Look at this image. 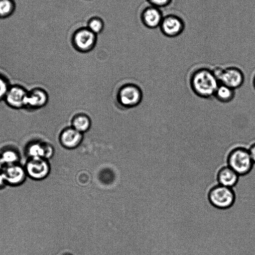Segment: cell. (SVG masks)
Segmentation results:
<instances>
[{"label": "cell", "instance_id": "cell-7", "mask_svg": "<svg viewBox=\"0 0 255 255\" xmlns=\"http://www.w3.org/2000/svg\"><path fill=\"white\" fill-rule=\"evenodd\" d=\"M1 172L6 183L12 186L21 185L27 177L24 167L19 163L5 165Z\"/></svg>", "mask_w": 255, "mask_h": 255}, {"label": "cell", "instance_id": "cell-21", "mask_svg": "<svg viewBox=\"0 0 255 255\" xmlns=\"http://www.w3.org/2000/svg\"><path fill=\"white\" fill-rule=\"evenodd\" d=\"M9 87L7 80L0 75V100L4 99Z\"/></svg>", "mask_w": 255, "mask_h": 255}, {"label": "cell", "instance_id": "cell-14", "mask_svg": "<svg viewBox=\"0 0 255 255\" xmlns=\"http://www.w3.org/2000/svg\"><path fill=\"white\" fill-rule=\"evenodd\" d=\"M0 157L4 165L19 163L24 167L26 161L20 151L12 147H5L1 149Z\"/></svg>", "mask_w": 255, "mask_h": 255}, {"label": "cell", "instance_id": "cell-16", "mask_svg": "<svg viewBox=\"0 0 255 255\" xmlns=\"http://www.w3.org/2000/svg\"><path fill=\"white\" fill-rule=\"evenodd\" d=\"M91 124L90 118L84 113L75 115L71 121V127L82 133L88 131L91 127Z\"/></svg>", "mask_w": 255, "mask_h": 255}, {"label": "cell", "instance_id": "cell-26", "mask_svg": "<svg viewBox=\"0 0 255 255\" xmlns=\"http://www.w3.org/2000/svg\"><path fill=\"white\" fill-rule=\"evenodd\" d=\"M253 85L254 89H255V74L254 76L253 79Z\"/></svg>", "mask_w": 255, "mask_h": 255}, {"label": "cell", "instance_id": "cell-18", "mask_svg": "<svg viewBox=\"0 0 255 255\" xmlns=\"http://www.w3.org/2000/svg\"><path fill=\"white\" fill-rule=\"evenodd\" d=\"M44 142V141H35L28 144L24 148V153L27 158H43Z\"/></svg>", "mask_w": 255, "mask_h": 255}, {"label": "cell", "instance_id": "cell-4", "mask_svg": "<svg viewBox=\"0 0 255 255\" xmlns=\"http://www.w3.org/2000/svg\"><path fill=\"white\" fill-rule=\"evenodd\" d=\"M211 204L220 209H226L234 203L235 194L232 188L217 185L211 189L208 193Z\"/></svg>", "mask_w": 255, "mask_h": 255}, {"label": "cell", "instance_id": "cell-11", "mask_svg": "<svg viewBox=\"0 0 255 255\" xmlns=\"http://www.w3.org/2000/svg\"><path fill=\"white\" fill-rule=\"evenodd\" d=\"M183 28L184 25L181 19L173 15L164 17L159 26L161 31L169 37L178 35L182 32Z\"/></svg>", "mask_w": 255, "mask_h": 255}, {"label": "cell", "instance_id": "cell-15", "mask_svg": "<svg viewBox=\"0 0 255 255\" xmlns=\"http://www.w3.org/2000/svg\"><path fill=\"white\" fill-rule=\"evenodd\" d=\"M239 178V175L228 165L221 168L217 174L218 184L229 188L236 185Z\"/></svg>", "mask_w": 255, "mask_h": 255}, {"label": "cell", "instance_id": "cell-9", "mask_svg": "<svg viewBox=\"0 0 255 255\" xmlns=\"http://www.w3.org/2000/svg\"><path fill=\"white\" fill-rule=\"evenodd\" d=\"M244 81L245 75L242 70L236 66H230L224 68L220 84L235 90L241 87Z\"/></svg>", "mask_w": 255, "mask_h": 255}, {"label": "cell", "instance_id": "cell-12", "mask_svg": "<svg viewBox=\"0 0 255 255\" xmlns=\"http://www.w3.org/2000/svg\"><path fill=\"white\" fill-rule=\"evenodd\" d=\"M141 18L147 28L155 29L159 27L163 17L159 8L150 5L143 10Z\"/></svg>", "mask_w": 255, "mask_h": 255}, {"label": "cell", "instance_id": "cell-3", "mask_svg": "<svg viewBox=\"0 0 255 255\" xmlns=\"http://www.w3.org/2000/svg\"><path fill=\"white\" fill-rule=\"evenodd\" d=\"M116 98L121 107L126 109L131 108L140 103L142 99V92L137 85L127 83L119 89Z\"/></svg>", "mask_w": 255, "mask_h": 255}, {"label": "cell", "instance_id": "cell-23", "mask_svg": "<svg viewBox=\"0 0 255 255\" xmlns=\"http://www.w3.org/2000/svg\"><path fill=\"white\" fill-rule=\"evenodd\" d=\"M248 148L251 158L255 164V142L252 143Z\"/></svg>", "mask_w": 255, "mask_h": 255}, {"label": "cell", "instance_id": "cell-27", "mask_svg": "<svg viewBox=\"0 0 255 255\" xmlns=\"http://www.w3.org/2000/svg\"></svg>", "mask_w": 255, "mask_h": 255}, {"label": "cell", "instance_id": "cell-13", "mask_svg": "<svg viewBox=\"0 0 255 255\" xmlns=\"http://www.w3.org/2000/svg\"><path fill=\"white\" fill-rule=\"evenodd\" d=\"M48 100V95L44 89L35 88L28 91L26 107L32 109H40L47 104Z\"/></svg>", "mask_w": 255, "mask_h": 255}, {"label": "cell", "instance_id": "cell-8", "mask_svg": "<svg viewBox=\"0 0 255 255\" xmlns=\"http://www.w3.org/2000/svg\"><path fill=\"white\" fill-rule=\"evenodd\" d=\"M28 91L18 85L10 86L3 100L10 108L19 109L26 107Z\"/></svg>", "mask_w": 255, "mask_h": 255}, {"label": "cell", "instance_id": "cell-10", "mask_svg": "<svg viewBox=\"0 0 255 255\" xmlns=\"http://www.w3.org/2000/svg\"><path fill=\"white\" fill-rule=\"evenodd\" d=\"M83 133L72 127L64 128L59 135L60 144L65 148L72 149L77 148L83 140Z\"/></svg>", "mask_w": 255, "mask_h": 255}, {"label": "cell", "instance_id": "cell-17", "mask_svg": "<svg viewBox=\"0 0 255 255\" xmlns=\"http://www.w3.org/2000/svg\"><path fill=\"white\" fill-rule=\"evenodd\" d=\"M235 96V90L223 84H220L214 97L220 102L228 103L231 102Z\"/></svg>", "mask_w": 255, "mask_h": 255}, {"label": "cell", "instance_id": "cell-24", "mask_svg": "<svg viewBox=\"0 0 255 255\" xmlns=\"http://www.w3.org/2000/svg\"><path fill=\"white\" fill-rule=\"evenodd\" d=\"M9 185L6 183L5 178L1 172H0V190L3 189Z\"/></svg>", "mask_w": 255, "mask_h": 255}, {"label": "cell", "instance_id": "cell-1", "mask_svg": "<svg viewBox=\"0 0 255 255\" xmlns=\"http://www.w3.org/2000/svg\"><path fill=\"white\" fill-rule=\"evenodd\" d=\"M189 83L193 93L205 99L214 96L220 84L212 70L205 67L195 70L190 76Z\"/></svg>", "mask_w": 255, "mask_h": 255}, {"label": "cell", "instance_id": "cell-22", "mask_svg": "<svg viewBox=\"0 0 255 255\" xmlns=\"http://www.w3.org/2000/svg\"><path fill=\"white\" fill-rule=\"evenodd\" d=\"M171 0H147L150 5L161 8L167 5Z\"/></svg>", "mask_w": 255, "mask_h": 255}, {"label": "cell", "instance_id": "cell-25", "mask_svg": "<svg viewBox=\"0 0 255 255\" xmlns=\"http://www.w3.org/2000/svg\"><path fill=\"white\" fill-rule=\"evenodd\" d=\"M4 165H4V163L3 162L2 160H1V159L0 157V172L1 171V170Z\"/></svg>", "mask_w": 255, "mask_h": 255}, {"label": "cell", "instance_id": "cell-6", "mask_svg": "<svg viewBox=\"0 0 255 255\" xmlns=\"http://www.w3.org/2000/svg\"><path fill=\"white\" fill-rule=\"evenodd\" d=\"M24 168L27 176L40 180L48 176L51 171V165L49 160L43 158H30L27 160Z\"/></svg>", "mask_w": 255, "mask_h": 255}, {"label": "cell", "instance_id": "cell-20", "mask_svg": "<svg viewBox=\"0 0 255 255\" xmlns=\"http://www.w3.org/2000/svg\"><path fill=\"white\" fill-rule=\"evenodd\" d=\"M13 9V4L10 0H0V15L5 16Z\"/></svg>", "mask_w": 255, "mask_h": 255}, {"label": "cell", "instance_id": "cell-5", "mask_svg": "<svg viewBox=\"0 0 255 255\" xmlns=\"http://www.w3.org/2000/svg\"><path fill=\"white\" fill-rule=\"evenodd\" d=\"M97 39V34L87 27H84L78 29L74 32L72 37V43L77 51L87 53L94 48Z\"/></svg>", "mask_w": 255, "mask_h": 255}, {"label": "cell", "instance_id": "cell-2", "mask_svg": "<svg viewBox=\"0 0 255 255\" xmlns=\"http://www.w3.org/2000/svg\"><path fill=\"white\" fill-rule=\"evenodd\" d=\"M227 165L239 175L249 173L254 163L248 148L238 146L232 148L227 155Z\"/></svg>", "mask_w": 255, "mask_h": 255}, {"label": "cell", "instance_id": "cell-19", "mask_svg": "<svg viewBox=\"0 0 255 255\" xmlns=\"http://www.w3.org/2000/svg\"><path fill=\"white\" fill-rule=\"evenodd\" d=\"M87 27L96 34L100 33L104 29V22L99 17H93L87 22Z\"/></svg>", "mask_w": 255, "mask_h": 255}]
</instances>
